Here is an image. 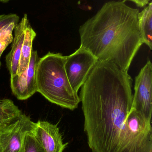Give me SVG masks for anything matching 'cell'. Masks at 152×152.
Masks as SVG:
<instances>
[{
    "label": "cell",
    "mask_w": 152,
    "mask_h": 152,
    "mask_svg": "<svg viewBox=\"0 0 152 152\" xmlns=\"http://www.w3.org/2000/svg\"><path fill=\"white\" fill-rule=\"evenodd\" d=\"M132 83L128 72L114 64L96 62L79 96L89 147L119 152L131 145L133 135L126 118L132 108Z\"/></svg>",
    "instance_id": "cell-1"
},
{
    "label": "cell",
    "mask_w": 152,
    "mask_h": 152,
    "mask_svg": "<svg viewBox=\"0 0 152 152\" xmlns=\"http://www.w3.org/2000/svg\"><path fill=\"white\" fill-rule=\"evenodd\" d=\"M139 12L124 1L105 3L79 27L80 46L98 61L112 63L128 72L143 44L138 25Z\"/></svg>",
    "instance_id": "cell-2"
},
{
    "label": "cell",
    "mask_w": 152,
    "mask_h": 152,
    "mask_svg": "<svg viewBox=\"0 0 152 152\" xmlns=\"http://www.w3.org/2000/svg\"><path fill=\"white\" fill-rule=\"evenodd\" d=\"M66 60L61 53L50 52L40 58L36 70L37 92L52 103L73 111L80 100L68 79Z\"/></svg>",
    "instance_id": "cell-3"
},
{
    "label": "cell",
    "mask_w": 152,
    "mask_h": 152,
    "mask_svg": "<svg viewBox=\"0 0 152 152\" xmlns=\"http://www.w3.org/2000/svg\"><path fill=\"white\" fill-rule=\"evenodd\" d=\"M35 126L36 123L23 113L0 126V152H21L25 137L34 131Z\"/></svg>",
    "instance_id": "cell-4"
},
{
    "label": "cell",
    "mask_w": 152,
    "mask_h": 152,
    "mask_svg": "<svg viewBox=\"0 0 152 152\" xmlns=\"http://www.w3.org/2000/svg\"><path fill=\"white\" fill-rule=\"evenodd\" d=\"M97 61L90 52L81 46L66 56L65 71L70 84L76 93L84 85Z\"/></svg>",
    "instance_id": "cell-5"
},
{
    "label": "cell",
    "mask_w": 152,
    "mask_h": 152,
    "mask_svg": "<svg viewBox=\"0 0 152 152\" xmlns=\"http://www.w3.org/2000/svg\"><path fill=\"white\" fill-rule=\"evenodd\" d=\"M132 108L151 121L152 112V64L148 59L135 78Z\"/></svg>",
    "instance_id": "cell-6"
},
{
    "label": "cell",
    "mask_w": 152,
    "mask_h": 152,
    "mask_svg": "<svg viewBox=\"0 0 152 152\" xmlns=\"http://www.w3.org/2000/svg\"><path fill=\"white\" fill-rule=\"evenodd\" d=\"M39 59L37 51L33 50L26 70L21 75L11 76L12 92L18 100H27L36 93V70Z\"/></svg>",
    "instance_id": "cell-7"
},
{
    "label": "cell",
    "mask_w": 152,
    "mask_h": 152,
    "mask_svg": "<svg viewBox=\"0 0 152 152\" xmlns=\"http://www.w3.org/2000/svg\"><path fill=\"white\" fill-rule=\"evenodd\" d=\"M45 152H63L68 143H64L57 124L38 121L33 131Z\"/></svg>",
    "instance_id": "cell-8"
},
{
    "label": "cell",
    "mask_w": 152,
    "mask_h": 152,
    "mask_svg": "<svg viewBox=\"0 0 152 152\" xmlns=\"http://www.w3.org/2000/svg\"><path fill=\"white\" fill-rule=\"evenodd\" d=\"M29 23L27 14H25L14 28V36L11 49L5 57L6 66L10 76L16 75L18 70L21 52L25 38L27 26Z\"/></svg>",
    "instance_id": "cell-9"
},
{
    "label": "cell",
    "mask_w": 152,
    "mask_h": 152,
    "mask_svg": "<svg viewBox=\"0 0 152 152\" xmlns=\"http://www.w3.org/2000/svg\"><path fill=\"white\" fill-rule=\"evenodd\" d=\"M138 25L143 43L152 49V2L145 7L138 14Z\"/></svg>",
    "instance_id": "cell-10"
},
{
    "label": "cell",
    "mask_w": 152,
    "mask_h": 152,
    "mask_svg": "<svg viewBox=\"0 0 152 152\" xmlns=\"http://www.w3.org/2000/svg\"><path fill=\"white\" fill-rule=\"evenodd\" d=\"M37 36L35 31L29 23L26 28L25 38L21 52L20 58L19 61L18 70L16 75H21L24 73L28 66L33 51V42Z\"/></svg>",
    "instance_id": "cell-11"
},
{
    "label": "cell",
    "mask_w": 152,
    "mask_h": 152,
    "mask_svg": "<svg viewBox=\"0 0 152 152\" xmlns=\"http://www.w3.org/2000/svg\"><path fill=\"white\" fill-rule=\"evenodd\" d=\"M23 113L9 99H1L0 103V126L6 124Z\"/></svg>",
    "instance_id": "cell-12"
},
{
    "label": "cell",
    "mask_w": 152,
    "mask_h": 152,
    "mask_svg": "<svg viewBox=\"0 0 152 152\" xmlns=\"http://www.w3.org/2000/svg\"><path fill=\"white\" fill-rule=\"evenodd\" d=\"M18 23L11 22L0 29V58L4 50L13 41L12 32L15 26Z\"/></svg>",
    "instance_id": "cell-13"
},
{
    "label": "cell",
    "mask_w": 152,
    "mask_h": 152,
    "mask_svg": "<svg viewBox=\"0 0 152 152\" xmlns=\"http://www.w3.org/2000/svg\"><path fill=\"white\" fill-rule=\"evenodd\" d=\"M21 152H45L33 131L27 133L25 137Z\"/></svg>",
    "instance_id": "cell-14"
},
{
    "label": "cell",
    "mask_w": 152,
    "mask_h": 152,
    "mask_svg": "<svg viewBox=\"0 0 152 152\" xmlns=\"http://www.w3.org/2000/svg\"><path fill=\"white\" fill-rule=\"evenodd\" d=\"M20 18L17 14L10 13L0 15V29L5 25L12 22H18Z\"/></svg>",
    "instance_id": "cell-15"
},
{
    "label": "cell",
    "mask_w": 152,
    "mask_h": 152,
    "mask_svg": "<svg viewBox=\"0 0 152 152\" xmlns=\"http://www.w3.org/2000/svg\"><path fill=\"white\" fill-rule=\"evenodd\" d=\"M134 3L137 6L140 7H145V6L149 4L151 0H126Z\"/></svg>",
    "instance_id": "cell-16"
},
{
    "label": "cell",
    "mask_w": 152,
    "mask_h": 152,
    "mask_svg": "<svg viewBox=\"0 0 152 152\" xmlns=\"http://www.w3.org/2000/svg\"><path fill=\"white\" fill-rule=\"evenodd\" d=\"M12 0H0V2L6 3Z\"/></svg>",
    "instance_id": "cell-17"
},
{
    "label": "cell",
    "mask_w": 152,
    "mask_h": 152,
    "mask_svg": "<svg viewBox=\"0 0 152 152\" xmlns=\"http://www.w3.org/2000/svg\"><path fill=\"white\" fill-rule=\"evenodd\" d=\"M1 62L0 61V69H1Z\"/></svg>",
    "instance_id": "cell-18"
}]
</instances>
